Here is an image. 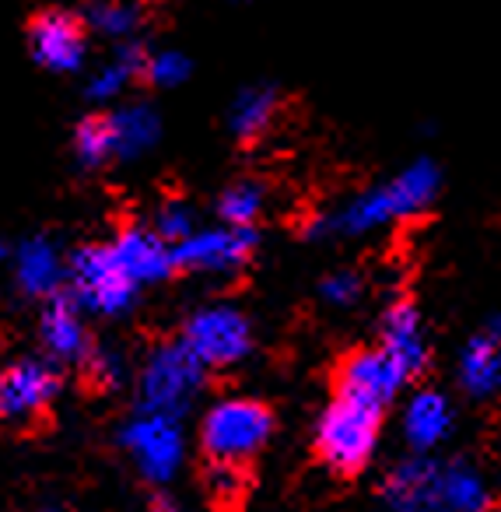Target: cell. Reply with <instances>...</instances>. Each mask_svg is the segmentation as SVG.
<instances>
[{
  "instance_id": "obj_27",
  "label": "cell",
  "mask_w": 501,
  "mask_h": 512,
  "mask_svg": "<svg viewBox=\"0 0 501 512\" xmlns=\"http://www.w3.org/2000/svg\"><path fill=\"white\" fill-rule=\"evenodd\" d=\"M141 78L151 81L158 88H176L190 78V60L176 50H162V53H144L141 64Z\"/></svg>"
},
{
  "instance_id": "obj_3",
  "label": "cell",
  "mask_w": 501,
  "mask_h": 512,
  "mask_svg": "<svg viewBox=\"0 0 501 512\" xmlns=\"http://www.w3.org/2000/svg\"><path fill=\"white\" fill-rule=\"evenodd\" d=\"M274 435V411L253 397H225L204 414L200 446L211 460L246 463Z\"/></svg>"
},
{
  "instance_id": "obj_24",
  "label": "cell",
  "mask_w": 501,
  "mask_h": 512,
  "mask_svg": "<svg viewBox=\"0 0 501 512\" xmlns=\"http://www.w3.org/2000/svg\"><path fill=\"white\" fill-rule=\"evenodd\" d=\"M263 200H267L263 186L246 179V183H235L221 193L218 214L225 225H256V218L263 214Z\"/></svg>"
},
{
  "instance_id": "obj_30",
  "label": "cell",
  "mask_w": 501,
  "mask_h": 512,
  "mask_svg": "<svg viewBox=\"0 0 501 512\" xmlns=\"http://www.w3.org/2000/svg\"><path fill=\"white\" fill-rule=\"evenodd\" d=\"M319 292H323V299L330 302V306H354L361 295V278L354 271H337L323 281Z\"/></svg>"
},
{
  "instance_id": "obj_6",
  "label": "cell",
  "mask_w": 501,
  "mask_h": 512,
  "mask_svg": "<svg viewBox=\"0 0 501 512\" xmlns=\"http://www.w3.org/2000/svg\"><path fill=\"white\" fill-rule=\"evenodd\" d=\"M120 442L134 460L137 474L155 488H165L183 467V428L172 414L141 411L123 425Z\"/></svg>"
},
{
  "instance_id": "obj_13",
  "label": "cell",
  "mask_w": 501,
  "mask_h": 512,
  "mask_svg": "<svg viewBox=\"0 0 501 512\" xmlns=\"http://www.w3.org/2000/svg\"><path fill=\"white\" fill-rule=\"evenodd\" d=\"M85 309L78 306L71 292H53L46 299L43 323H39V337H43V348L53 362H71L78 365L88 355L92 341H88L85 320H81Z\"/></svg>"
},
{
  "instance_id": "obj_19",
  "label": "cell",
  "mask_w": 501,
  "mask_h": 512,
  "mask_svg": "<svg viewBox=\"0 0 501 512\" xmlns=\"http://www.w3.org/2000/svg\"><path fill=\"white\" fill-rule=\"evenodd\" d=\"M277 106H281V99H277V92L270 85L246 88V92L235 99L232 116H228V123H232V134L239 137L242 144L260 141V137L270 130V123H274Z\"/></svg>"
},
{
  "instance_id": "obj_2",
  "label": "cell",
  "mask_w": 501,
  "mask_h": 512,
  "mask_svg": "<svg viewBox=\"0 0 501 512\" xmlns=\"http://www.w3.org/2000/svg\"><path fill=\"white\" fill-rule=\"evenodd\" d=\"M382 414H386V407L337 393L316 425L319 460L340 477L358 474V470L372 460L375 446H379Z\"/></svg>"
},
{
  "instance_id": "obj_9",
  "label": "cell",
  "mask_w": 501,
  "mask_h": 512,
  "mask_svg": "<svg viewBox=\"0 0 501 512\" xmlns=\"http://www.w3.org/2000/svg\"><path fill=\"white\" fill-rule=\"evenodd\" d=\"M60 393V372L46 358H22L0 372V418L36 421Z\"/></svg>"
},
{
  "instance_id": "obj_4",
  "label": "cell",
  "mask_w": 501,
  "mask_h": 512,
  "mask_svg": "<svg viewBox=\"0 0 501 512\" xmlns=\"http://www.w3.org/2000/svg\"><path fill=\"white\" fill-rule=\"evenodd\" d=\"M204 390V362L183 341L158 344L141 372V411L179 414Z\"/></svg>"
},
{
  "instance_id": "obj_25",
  "label": "cell",
  "mask_w": 501,
  "mask_h": 512,
  "mask_svg": "<svg viewBox=\"0 0 501 512\" xmlns=\"http://www.w3.org/2000/svg\"><path fill=\"white\" fill-rule=\"evenodd\" d=\"M204 484H207V495H211L218 505H239L249 481H246V474H242V463L211 460L204 470Z\"/></svg>"
},
{
  "instance_id": "obj_17",
  "label": "cell",
  "mask_w": 501,
  "mask_h": 512,
  "mask_svg": "<svg viewBox=\"0 0 501 512\" xmlns=\"http://www.w3.org/2000/svg\"><path fill=\"white\" fill-rule=\"evenodd\" d=\"M459 383L470 397L487 400L498 393L501 383V355H498V320L487 323L459 358Z\"/></svg>"
},
{
  "instance_id": "obj_22",
  "label": "cell",
  "mask_w": 501,
  "mask_h": 512,
  "mask_svg": "<svg viewBox=\"0 0 501 512\" xmlns=\"http://www.w3.org/2000/svg\"><path fill=\"white\" fill-rule=\"evenodd\" d=\"M141 64H144V50H141V46H134V43L123 46L120 57H116L113 64H106L92 81H88V95H92L95 102L116 99V95H120L123 88L130 85V81L141 78Z\"/></svg>"
},
{
  "instance_id": "obj_15",
  "label": "cell",
  "mask_w": 501,
  "mask_h": 512,
  "mask_svg": "<svg viewBox=\"0 0 501 512\" xmlns=\"http://www.w3.org/2000/svg\"><path fill=\"white\" fill-rule=\"evenodd\" d=\"M15 278L25 295H32V299H50L53 292L64 288V278H67L64 256H60V249L53 246L50 239H43V235L25 239L15 256Z\"/></svg>"
},
{
  "instance_id": "obj_10",
  "label": "cell",
  "mask_w": 501,
  "mask_h": 512,
  "mask_svg": "<svg viewBox=\"0 0 501 512\" xmlns=\"http://www.w3.org/2000/svg\"><path fill=\"white\" fill-rule=\"evenodd\" d=\"M403 383H407V372L396 365V358L386 348L354 351L337 369V393H347V397L368 400V404L379 407L393 404L400 397Z\"/></svg>"
},
{
  "instance_id": "obj_28",
  "label": "cell",
  "mask_w": 501,
  "mask_h": 512,
  "mask_svg": "<svg viewBox=\"0 0 501 512\" xmlns=\"http://www.w3.org/2000/svg\"><path fill=\"white\" fill-rule=\"evenodd\" d=\"M78 365H85L88 379H92L95 386H102V390H113V386L123 383V362H120V355L109 348H95L92 344L88 355L81 358Z\"/></svg>"
},
{
  "instance_id": "obj_11",
  "label": "cell",
  "mask_w": 501,
  "mask_h": 512,
  "mask_svg": "<svg viewBox=\"0 0 501 512\" xmlns=\"http://www.w3.org/2000/svg\"><path fill=\"white\" fill-rule=\"evenodd\" d=\"M29 53L46 71H78L85 64V25L67 11H43L29 22Z\"/></svg>"
},
{
  "instance_id": "obj_18",
  "label": "cell",
  "mask_w": 501,
  "mask_h": 512,
  "mask_svg": "<svg viewBox=\"0 0 501 512\" xmlns=\"http://www.w3.org/2000/svg\"><path fill=\"white\" fill-rule=\"evenodd\" d=\"M449 428H452L449 400L435 390L414 393V400L407 404V414H403V435H407L410 449L428 456L438 442H445Z\"/></svg>"
},
{
  "instance_id": "obj_14",
  "label": "cell",
  "mask_w": 501,
  "mask_h": 512,
  "mask_svg": "<svg viewBox=\"0 0 501 512\" xmlns=\"http://www.w3.org/2000/svg\"><path fill=\"white\" fill-rule=\"evenodd\" d=\"M382 348L396 358L407 379H417L431 365L428 334H424L421 313L410 299H396L393 306L382 313Z\"/></svg>"
},
{
  "instance_id": "obj_26",
  "label": "cell",
  "mask_w": 501,
  "mask_h": 512,
  "mask_svg": "<svg viewBox=\"0 0 501 512\" xmlns=\"http://www.w3.org/2000/svg\"><path fill=\"white\" fill-rule=\"evenodd\" d=\"M88 11H92V15H88L92 25L109 39H130L137 32V25H141L137 8H130L123 0H99V4H92Z\"/></svg>"
},
{
  "instance_id": "obj_32",
  "label": "cell",
  "mask_w": 501,
  "mask_h": 512,
  "mask_svg": "<svg viewBox=\"0 0 501 512\" xmlns=\"http://www.w3.org/2000/svg\"><path fill=\"white\" fill-rule=\"evenodd\" d=\"M0 256H4V246H0Z\"/></svg>"
},
{
  "instance_id": "obj_20",
  "label": "cell",
  "mask_w": 501,
  "mask_h": 512,
  "mask_svg": "<svg viewBox=\"0 0 501 512\" xmlns=\"http://www.w3.org/2000/svg\"><path fill=\"white\" fill-rule=\"evenodd\" d=\"M109 127H113V148L116 158H137L141 151H148L162 134L155 109L148 106H123L116 113H109Z\"/></svg>"
},
{
  "instance_id": "obj_16",
  "label": "cell",
  "mask_w": 501,
  "mask_h": 512,
  "mask_svg": "<svg viewBox=\"0 0 501 512\" xmlns=\"http://www.w3.org/2000/svg\"><path fill=\"white\" fill-rule=\"evenodd\" d=\"M382 502L393 509H438V463L424 460L421 453L417 460L393 467L382 484Z\"/></svg>"
},
{
  "instance_id": "obj_23",
  "label": "cell",
  "mask_w": 501,
  "mask_h": 512,
  "mask_svg": "<svg viewBox=\"0 0 501 512\" xmlns=\"http://www.w3.org/2000/svg\"><path fill=\"white\" fill-rule=\"evenodd\" d=\"M74 155L85 169H99L109 158H116L113 148V127H109V116H88L74 130Z\"/></svg>"
},
{
  "instance_id": "obj_7",
  "label": "cell",
  "mask_w": 501,
  "mask_h": 512,
  "mask_svg": "<svg viewBox=\"0 0 501 512\" xmlns=\"http://www.w3.org/2000/svg\"><path fill=\"white\" fill-rule=\"evenodd\" d=\"M183 344L204 362V369H232L253 351V330L235 306H204L186 323Z\"/></svg>"
},
{
  "instance_id": "obj_21",
  "label": "cell",
  "mask_w": 501,
  "mask_h": 512,
  "mask_svg": "<svg viewBox=\"0 0 501 512\" xmlns=\"http://www.w3.org/2000/svg\"><path fill=\"white\" fill-rule=\"evenodd\" d=\"M438 509H459V512H480L491 509V495H487L484 481L473 467L466 463H438Z\"/></svg>"
},
{
  "instance_id": "obj_29",
  "label": "cell",
  "mask_w": 501,
  "mask_h": 512,
  "mask_svg": "<svg viewBox=\"0 0 501 512\" xmlns=\"http://www.w3.org/2000/svg\"><path fill=\"white\" fill-rule=\"evenodd\" d=\"M193 211L190 204H179V200H169L162 211L155 214V232L162 235L165 242H179L183 235L193 232Z\"/></svg>"
},
{
  "instance_id": "obj_12",
  "label": "cell",
  "mask_w": 501,
  "mask_h": 512,
  "mask_svg": "<svg viewBox=\"0 0 501 512\" xmlns=\"http://www.w3.org/2000/svg\"><path fill=\"white\" fill-rule=\"evenodd\" d=\"M116 264L123 267L130 281L137 288L141 285H158V281H169L176 274L172 264V242H165L155 228L127 225L116 232V239L109 242Z\"/></svg>"
},
{
  "instance_id": "obj_31",
  "label": "cell",
  "mask_w": 501,
  "mask_h": 512,
  "mask_svg": "<svg viewBox=\"0 0 501 512\" xmlns=\"http://www.w3.org/2000/svg\"><path fill=\"white\" fill-rule=\"evenodd\" d=\"M151 509H176V498H169V495H162V491H158V495L151 498Z\"/></svg>"
},
{
  "instance_id": "obj_8",
  "label": "cell",
  "mask_w": 501,
  "mask_h": 512,
  "mask_svg": "<svg viewBox=\"0 0 501 512\" xmlns=\"http://www.w3.org/2000/svg\"><path fill=\"white\" fill-rule=\"evenodd\" d=\"M256 235L253 225H221V228H204L190 235H183L179 242H172V264L176 271L190 274H232L253 256Z\"/></svg>"
},
{
  "instance_id": "obj_5",
  "label": "cell",
  "mask_w": 501,
  "mask_h": 512,
  "mask_svg": "<svg viewBox=\"0 0 501 512\" xmlns=\"http://www.w3.org/2000/svg\"><path fill=\"white\" fill-rule=\"evenodd\" d=\"M71 295L81 309L99 316H123L137 302V285L116 264L109 242H92L71 253L67 264Z\"/></svg>"
},
{
  "instance_id": "obj_1",
  "label": "cell",
  "mask_w": 501,
  "mask_h": 512,
  "mask_svg": "<svg viewBox=\"0 0 501 512\" xmlns=\"http://www.w3.org/2000/svg\"><path fill=\"white\" fill-rule=\"evenodd\" d=\"M438 186H442V172L431 158L407 165L400 176H393L389 183L375 186V190L361 193V197L347 200L344 211L330 214L326 228L344 235H361L368 228L389 225V221H407L414 214L428 211L431 200L438 197Z\"/></svg>"
}]
</instances>
